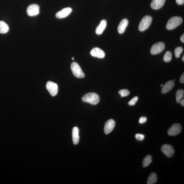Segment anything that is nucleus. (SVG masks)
I'll return each mask as SVG.
<instances>
[{
    "label": "nucleus",
    "mask_w": 184,
    "mask_h": 184,
    "mask_svg": "<svg viewBox=\"0 0 184 184\" xmlns=\"http://www.w3.org/2000/svg\"><path fill=\"white\" fill-rule=\"evenodd\" d=\"M81 100L84 102L96 105L99 102L100 98L97 94L91 93L85 94L82 97Z\"/></svg>",
    "instance_id": "obj_1"
},
{
    "label": "nucleus",
    "mask_w": 184,
    "mask_h": 184,
    "mask_svg": "<svg viewBox=\"0 0 184 184\" xmlns=\"http://www.w3.org/2000/svg\"><path fill=\"white\" fill-rule=\"evenodd\" d=\"M183 22V18L181 17H173L168 20L166 25V28L168 30H173L181 24Z\"/></svg>",
    "instance_id": "obj_2"
},
{
    "label": "nucleus",
    "mask_w": 184,
    "mask_h": 184,
    "mask_svg": "<svg viewBox=\"0 0 184 184\" xmlns=\"http://www.w3.org/2000/svg\"><path fill=\"white\" fill-rule=\"evenodd\" d=\"M152 20V18L151 16H144L139 25V30L143 31L147 30L151 25Z\"/></svg>",
    "instance_id": "obj_3"
},
{
    "label": "nucleus",
    "mask_w": 184,
    "mask_h": 184,
    "mask_svg": "<svg viewBox=\"0 0 184 184\" xmlns=\"http://www.w3.org/2000/svg\"><path fill=\"white\" fill-rule=\"evenodd\" d=\"M71 69L74 76L79 78H83L85 74L79 65L76 62H73L71 65Z\"/></svg>",
    "instance_id": "obj_4"
},
{
    "label": "nucleus",
    "mask_w": 184,
    "mask_h": 184,
    "mask_svg": "<svg viewBox=\"0 0 184 184\" xmlns=\"http://www.w3.org/2000/svg\"><path fill=\"white\" fill-rule=\"evenodd\" d=\"M165 46L164 43L159 42L154 44L151 48L150 52L152 55H155L159 54L163 51Z\"/></svg>",
    "instance_id": "obj_5"
},
{
    "label": "nucleus",
    "mask_w": 184,
    "mask_h": 184,
    "mask_svg": "<svg viewBox=\"0 0 184 184\" xmlns=\"http://www.w3.org/2000/svg\"><path fill=\"white\" fill-rule=\"evenodd\" d=\"M182 127L179 123H174L169 128L168 132V134L170 136H176L181 132Z\"/></svg>",
    "instance_id": "obj_6"
},
{
    "label": "nucleus",
    "mask_w": 184,
    "mask_h": 184,
    "mask_svg": "<svg viewBox=\"0 0 184 184\" xmlns=\"http://www.w3.org/2000/svg\"><path fill=\"white\" fill-rule=\"evenodd\" d=\"M46 87L52 96H55L57 95L58 91V86L56 84L51 81H48L46 85Z\"/></svg>",
    "instance_id": "obj_7"
},
{
    "label": "nucleus",
    "mask_w": 184,
    "mask_h": 184,
    "mask_svg": "<svg viewBox=\"0 0 184 184\" xmlns=\"http://www.w3.org/2000/svg\"><path fill=\"white\" fill-rule=\"evenodd\" d=\"M39 6L37 4H31L27 8V14L30 16L38 15L39 13Z\"/></svg>",
    "instance_id": "obj_8"
},
{
    "label": "nucleus",
    "mask_w": 184,
    "mask_h": 184,
    "mask_svg": "<svg viewBox=\"0 0 184 184\" xmlns=\"http://www.w3.org/2000/svg\"><path fill=\"white\" fill-rule=\"evenodd\" d=\"M163 153L168 158H171L174 154V150L171 145L168 144H164L161 147Z\"/></svg>",
    "instance_id": "obj_9"
},
{
    "label": "nucleus",
    "mask_w": 184,
    "mask_h": 184,
    "mask_svg": "<svg viewBox=\"0 0 184 184\" xmlns=\"http://www.w3.org/2000/svg\"><path fill=\"white\" fill-rule=\"evenodd\" d=\"M115 125V121L112 119L108 120L105 122L104 127V131L105 134H108L111 132Z\"/></svg>",
    "instance_id": "obj_10"
},
{
    "label": "nucleus",
    "mask_w": 184,
    "mask_h": 184,
    "mask_svg": "<svg viewBox=\"0 0 184 184\" xmlns=\"http://www.w3.org/2000/svg\"><path fill=\"white\" fill-rule=\"evenodd\" d=\"M72 10L71 8L67 7L62 9L61 11L57 12L56 14V18L62 19L67 17L71 13Z\"/></svg>",
    "instance_id": "obj_11"
},
{
    "label": "nucleus",
    "mask_w": 184,
    "mask_h": 184,
    "mask_svg": "<svg viewBox=\"0 0 184 184\" xmlns=\"http://www.w3.org/2000/svg\"><path fill=\"white\" fill-rule=\"evenodd\" d=\"M91 54L93 57L100 58H103L105 57L104 52L99 48L95 47L91 50Z\"/></svg>",
    "instance_id": "obj_12"
},
{
    "label": "nucleus",
    "mask_w": 184,
    "mask_h": 184,
    "mask_svg": "<svg viewBox=\"0 0 184 184\" xmlns=\"http://www.w3.org/2000/svg\"><path fill=\"white\" fill-rule=\"evenodd\" d=\"M166 0H153L151 3V7L152 9H160L164 5Z\"/></svg>",
    "instance_id": "obj_13"
},
{
    "label": "nucleus",
    "mask_w": 184,
    "mask_h": 184,
    "mask_svg": "<svg viewBox=\"0 0 184 184\" xmlns=\"http://www.w3.org/2000/svg\"><path fill=\"white\" fill-rule=\"evenodd\" d=\"M175 85L174 81H169L166 83L163 87L161 90L162 93H166L171 90Z\"/></svg>",
    "instance_id": "obj_14"
},
{
    "label": "nucleus",
    "mask_w": 184,
    "mask_h": 184,
    "mask_svg": "<svg viewBox=\"0 0 184 184\" xmlns=\"http://www.w3.org/2000/svg\"><path fill=\"white\" fill-rule=\"evenodd\" d=\"M129 21L126 18L123 19L121 21L120 24L119 25L118 28V32L120 34L124 33L125 29L128 25Z\"/></svg>",
    "instance_id": "obj_15"
},
{
    "label": "nucleus",
    "mask_w": 184,
    "mask_h": 184,
    "mask_svg": "<svg viewBox=\"0 0 184 184\" xmlns=\"http://www.w3.org/2000/svg\"><path fill=\"white\" fill-rule=\"evenodd\" d=\"M107 26V22L105 20H102L100 23V24L96 29V34L101 35L106 28Z\"/></svg>",
    "instance_id": "obj_16"
},
{
    "label": "nucleus",
    "mask_w": 184,
    "mask_h": 184,
    "mask_svg": "<svg viewBox=\"0 0 184 184\" xmlns=\"http://www.w3.org/2000/svg\"><path fill=\"white\" fill-rule=\"evenodd\" d=\"M72 135L73 143L75 145H77L79 143V129L77 127H74L73 128Z\"/></svg>",
    "instance_id": "obj_17"
},
{
    "label": "nucleus",
    "mask_w": 184,
    "mask_h": 184,
    "mask_svg": "<svg viewBox=\"0 0 184 184\" xmlns=\"http://www.w3.org/2000/svg\"><path fill=\"white\" fill-rule=\"evenodd\" d=\"M157 180V176L156 173H152L148 177L147 183V184L155 183Z\"/></svg>",
    "instance_id": "obj_18"
},
{
    "label": "nucleus",
    "mask_w": 184,
    "mask_h": 184,
    "mask_svg": "<svg viewBox=\"0 0 184 184\" xmlns=\"http://www.w3.org/2000/svg\"><path fill=\"white\" fill-rule=\"evenodd\" d=\"M9 30L8 25L3 21H0V33H7Z\"/></svg>",
    "instance_id": "obj_19"
},
{
    "label": "nucleus",
    "mask_w": 184,
    "mask_h": 184,
    "mask_svg": "<svg viewBox=\"0 0 184 184\" xmlns=\"http://www.w3.org/2000/svg\"><path fill=\"white\" fill-rule=\"evenodd\" d=\"M152 161V157L150 155H148L144 158L143 162V166L144 168H146L149 166Z\"/></svg>",
    "instance_id": "obj_20"
},
{
    "label": "nucleus",
    "mask_w": 184,
    "mask_h": 184,
    "mask_svg": "<svg viewBox=\"0 0 184 184\" xmlns=\"http://www.w3.org/2000/svg\"><path fill=\"white\" fill-rule=\"evenodd\" d=\"M184 91L183 89H179L176 92V100L177 103H180V102L184 97Z\"/></svg>",
    "instance_id": "obj_21"
},
{
    "label": "nucleus",
    "mask_w": 184,
    "mask_h": 184,
    "mask_svg": "<svg viewBox=\"0 0 184 184\" xmlns=\"http://www.w3.org/2000/svg\"><path fill=\"white\" fill-rule=\"evenodd\" d=\"M172 59V54L170 51H168L166 52L163 57V60L165 62H170Z\"/></svg>",
    "instance_id": "obj_22"
},
{
    "label": "nucleus",
    "mask_w": 184,
    "mask_h": 184,
    "mask_svg": "<svg viewBox=\"0 0 184 184\" xmlns=\"http://www.w3.org/2000/svg\"><path fill=\"white\" fill-rule=\"evenodd\" d=\"M183 49L181 47H178L176 48L175 50V54L176 57L178 58L183 52Z\"/></svg>",
    "instance_id": "obj_23"
},
{
    "label": "nucleus",
    "mask_w": 184,
    "mask_h": 184,
    "mask_svg": "<svg viewBox=\"0 0 184 184\" xmlns=\"http://www.w3.org/2000/svg\"><path fill=\"white\" fill-rule=\"evenodd\" d=\"M118 93L122 97H127V96H129L130 93V91L127 89H121L119 91Z\"/></svg>",
    "instance_id": "obj_24"
},
{
    "label": "nucleus",
    "mask_w": 184,
    "mask_h": 184,
    "mask_svg": "<svg viewBox=\"0 0 184 184\" xmlns=\"http://www.w3.org/2000/svg\"><path fill=\"white\" fill-rule=\"evenodd\" d=\"M138 100V97H134L129 102L128 104L129 105L133 106L135 105L136 103L137 102Z\"/></svg>",
    "instance_id": "obj_25"
},
{
    "label": "nucleus",
    "mask_w": 184,
    "mask_h": 184,
    "mask_svg": "<svg viewBox=\"0 0 184 184\" xmlns=\"http://www.w3.org/2000/svg\"><path fill=\"white\" fill-rule=\"evenodd\" d=\"M135 137L138 141H142L145 138V136L143 134H137L135 135Z\"/></svg>",
    "instance_id": "obj_26"
},
{
    "label": "nucleus",
    "mask_w": 184,
    "mask_h": 184,
    "mask_svg": "<svg viewBox=\"0 0 184 184\" xmlns=\"http://www.w3.org/2000/svg\"><path fill=\"white\" fill-rule=\"evenodd\" d=\"M147 120V118L145 117H142L139 119V122L141 124H143L146 122Z\"/></svg>",
    "instance_id": "obj_27"
},
{
    "label": "nucleus",
    "mask_w": 184,
    "mask_h": 184,
    "mask_svg": "<svg viewBox=\"0 0 184 184\" xmlns=\"http://www.w3.org/2000/svg\"><path fill=\"white\" fill-rule=\"evenodd\" d=\"M176 1L179 5H183L184 3V0H176Z\"/></svg>",
    "instance_id": "obj_28"
},
{
    "label": "nucleus",
    "mask_w": 184,
    "mask_h": 184,
    "mask_svg": "<svg viewBox=\"0 0 184 184\" xmlns=\"http://www.w3.org/2000/svg\"><path fill=\"white\" fill-rule=\"evenodd\" d=\"M180 81L182 83H184V74L183 73L182 75L180 77Z\"/></svg>",
    "instance_id": "obj_29"
},
{
    "label": "nucleus",
    "mask_w": 184,
    "mask_h": 184,
    "mask_svg": "<svg viewBox=\"0 0 184 184\" xmlns=\"http://www.w3.org/2000/svg\"><path fill=\"white\" fill-rule=\"evenodd\" d=\"M180 40L183 43H184V35L183 34L180 37Z\"/></svg>",
    "instance_id": "obj_30"
},
{
    "label": "nucleus",
    "mask_w": 184,
    "mask_h": 184,
    "mask_svg": "<svg viewBox=\"0 0 184 184\" xmlns=\"http://www.w3.org/2000/svg\"><path fill=\"white\" fill-rule=\"evenodd\" d=\"M180 103L181 104L182 106H184V99H183V100H182L180 102Z\"/></svg>",
    "instance_id": "obj_31"
},
{
    "label": "nucleus",
    "mask_w": 184,
    "mask_h": 184,
    "mask_svg": "<svg viewBox=\"0 0 184 184\" xmlns=\"http://www.w3.org/2000/svg\"><path fill=\"white\" fill-rule=\"evenodd\" d=\"M182 61L184 62V56L183 55V57H182Z\"/></svg>",
    "instance_id": "obj_32"
},
{
    "label": "nucleus",
    "mask_w": 184,
    "mask_h": 184,
    "mask_svg": "<svg viewBox=\"0 0 184 184\" xmlns=\"http://www.w3.org/2000/svg\"><path fill=\"white\" fill-rule=\"evenodd\" d=\"M72 60H74V57H72Z\"/></svg>",
    "instance_id": "obj_33"
},
{
    "label": "nucleus",
    "mask_w": 184,
    "mask_h": 184,
    "mask_svg": "<svg viewBox=\"0 0 184 184\" xmlns=\"http://www.w3.org/2000/svg\"><path fill=\"white\" fill-rule=\"evenodd\" d=\"M163 86V84H161V87H162Z\"/></svg>",
    "instance_id": "obj_34"
}]
</instances>
